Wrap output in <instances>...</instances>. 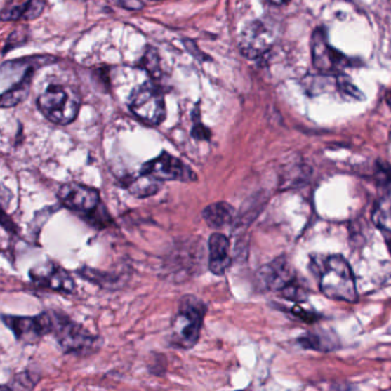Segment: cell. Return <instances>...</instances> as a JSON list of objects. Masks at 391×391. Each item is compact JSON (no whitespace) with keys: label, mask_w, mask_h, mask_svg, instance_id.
Listing matches in <instances>:
<instances>
[{"label":"cell","mask_w":391,"mask_h":391,"mask_svg":"<svg viewBox=\"0 0 391 391\" xmlns=\"http://www.w3.org/2000/svg\"><path fill=\"white\" fill-rule=\"evenodd\" d=\"M206 312L207 307L200 298L186 295L180 300L171 326V342L175 347L190 349L197 345Z\"/></svg>","instance_id":"obj_1"},{"label":"cell","mask_w":391,"mask_h":391,"mask_svg":"<svg viewBox=\"0 0 391 391\" xmlns=\"http://www.w3.org/2000/svg\"><path fill=\"white\" fill-rule=\"evenodd\" d=\"M320 291L331 300L354 303L358 298L354 272L341 255H332L324 262L320 273Z\"/></svg>","instance_id":"obj_2"},{"label":"cell","mask_w":391,"mask_h":391,"mask_svg":"<svg viewBox=\"0 0 391 391\" xmlns=\"http://www.w3.org/2000/svg\"><path fill=\"white\" fill-rule=\"evenodd\" d=\"M38 110L50 122L68 126L81 110V98L69 86L50 85L37 99Z\"/></svg>","instance_id":"obj_3"},{"label":"cell","mask_w":391,"mask_h":391,"mask_svg":"<svg viewBox=\"0 0 391 391\" xmlns=\"http://www.w3.org/2000/svg\"><path fill=\"white\" fill-rule=\"evenodd\" d=\"M279 29V25L270 19L255 20L246 25L239 39L242 55L251 60L263 57L276 44Z\"/></svg>","instance_id":"obj_4"},{"label":"cell","mask_w":391,"mask_h":391,"mask_svg":"<svg viewBox=\"0 0 391 391\" xmlns=\"http://www.w3.org/2000/svg\"><path fill=\"white\" fill-rule=\"evenodd\" d=\"M53 329L60 347L66 354H90L98 347V338L68 317L52 311Z\"/></svg>","instance_id":"obj_5"},{"label":"cell","mask_w":391,"mask_h":391,"mask_svg":"<svg viewBox=\"0 0 391 391\" xmlns=\"http://www.w3.org/2000/svg\"><path fill=\"white\" fill-rule=\"evenodd\" d=\"M130 110L143 122L160 126L166 115V100L160 88L146 81L132 92Z\"/></svg>","instance_id":"obj_6"},{"label":"cell","mask_w":391,"mask_h":391,"mask_svg":"<svg viewBox=\"0 0 391 391\" xmlns=\"http://www.w3.org/2000/svg\"><path fill=\"white\" fill-rule=\"evenodd\" d=\"M313 66L322 74H338L351 66V60L329 44L326 29L318 28L311 38Z\"/></svg>","instance_id":"obj_7"},{"label":"cell","mask_w":391,"mask_h":391,"mask_svg":"<svg viewBox=\"0 0 391 391\" xmlns=\"http://www.w3.org/2000/svg\"><path fill=\"white\" fill-rule=\"evenodd\" d=\"M60 201L68 209L85 215L95 216L98 210L101 208L100 194L95 188L79 183H68L60 187L58 193Z\"/></svg>","instance_id":"obj_8"},{"label":"cell","mask_w":391,"mask_h":391,"mask_svg":"<svg viewBox=\"0 0 391 391\" xmlns=\"http://www.w3.org/2000/svg\"><path fill=\"white\" fill-rule=\"evenodd\" d=\"M3 322L25 343H36L53 329L52 311L35 317L4 316Z\"/></svg>","instance_id":"obj_9"},{"label":"cell","mask_w":391,"mask_h":391,"mask_svg":"<svg viewBox=\"0 0 391 391\" xmlns=\"http://www.w3.org/2000/svg\"><path fill=\"white\" fill-rule=\"evenodd\" d=\"M141 173L152 175L153 178L157 179L160 182H173V180L194 182L197 180V175L193 173V170L190 169L184 162L166 152H163L157 159L145 163L141 169Z\"/></svg>","instance_id":"obj_10"},{"label":"cell","mask_w":391,"mask_h":391,"mask_svg":"<svg viewBox=\"0 0 391 391\" xmlns=\"http://www.w3.org/2000/svg\"><path fill=\"white\" fill-rule=\"evenodd\" d=\"M32 281L41 287L47 288L63 294H72L75 291L76 284L69 273L61 266L53 263L36 266L30 271Z\"/></svg>","instance_id":"obj_11"},{"label":"cell","mask_w":391,"mask_h":391,"mask_svg":"<svg viewBox=\"0 0 391 391\" xmlns=\"http://www.w3.org/2000/svg\"><path fill=\"white\" fill-rule=\"evenodd\" d=\"M257 276L269 291H281L295 281V271L287 257L280 256L262 266Z\"/></svg>","instance_id":"obj_12"},{"label":"cell","mask_w":391,"mask_h":391,"mask_svg":"<svg viewBox=\"0 0 391 391\" xmlns=\"http://www.w3.org/2000/svg\"><path fill=\"white\" fill-rule=\"evenodd\" d=\"M209 270L216 276H222L231 265L230 241L225 235L213 233L209 239Z\"/></svg>","instance_id":"obj_13"},{"label":"cell","mask_w":391,"mask_h":391,"mask_svg":"<svg viewBox=\"0 0 391 391\" xmlns=\"http://www.w3.org/2000/svg\"><path fill=\"white\" fill-rule=\"evenodd\" d=\"M202 217L211 229H222L233 222L235 210L227 202H216L202 211Z\"/></svg>","instance_id":"obj_14"},{"label":"cell","mask_w":391,"mask_h":391,"mask_svg":"<svg viewBox=\"0 0 391 391\" xmlns=\"http://www.w3.org/2000/svg\"><path fill=\"white\" fill-rule=\"evenodd\" d=\"M36 69L38 68H32L25 74L21 81L14 83L8 90H4L3 94H1V101H0L3 108L18 106L28 98L30 86H32V76Z\"/></svg>","instance_id":"obj_15"},{"label":"cell","mask_w":391,"mask_h":391,"mask_svg":"<svg viewBox=\"0 0 391 391\" xmlns=\"http://www.w3.org/2000/svg\"><path fill=\"white\" fill-rule=\"evenodd\" d=\"M46 7V0H28L27 3L20 6L13 7L10 11L3 13L4 21L8 20H25L32 21L43 14Z\"/></svg>","instance_id":"obj_16"},{"label":"cell","mask_w":391,"mask_h":391,"mask_svg":"<svg viewBox=\"0 0 391 391\" xmlns=\"http://www.w3.org/2000/svg\"><path fill=\"white\" fill-rule=\"evenodd\" d=\"M160 190V180L152 175L141 173L140 177L133 179L128 185V191L137 197H146L155 194Z\"/></svg>","instance_id":"obj_17"},{"label":"cell","mask_w":391,"mask_h":391,"mask_svg":"<svg viewBox=\"0 0 391 391\" xmlns=\"http://www.w3.org/2000/svg\"><path fill=\"white\" fill-rule=\"evenodd\" d=\"M300 343L304 349L317 351H329L334 349L335 342L332 338L319 333H307L302 338H298Z\"/></svg>","instance_id":"obj_18"},{"label":"cell","mask_w":391,"mask_h":391,"mask_svg":"<svg viewBox=\"0 0 391 391\" xmlns=\"http://www.w3.org/2000/svg\"><path fill=\"white\" fill-rule=\"evenodd\" d=\"M139 67L141 69L146 70L152 77H160V55L154 47L148 46L145 51L144 55L141 58Z\"/></svg>","instance_id":"obj_19"},{"label":"cell","mask_w":391,"mask_h":391,"mask_svg":"<svg viewBox=\"0 0 391 391\" xmlns=\"http://www.w3.org/2000/svg\"><path fill=\"white\" fill-rule=\"evenodd\" d=\"M336 86H338V91L341 92L345 97L351 98L354 100H363L364 94L360 91L359 88H357L356 85L350 81V79L345 77V75H338L336 79Z\"/></svg>","instance_id":"obj_20"},{"label":"cell","mask_w":391,"mask_h":391,"mask_svg":"<svg viewBox=\"0 0 391 391\" xmlns=\"http://www.w3.org/2000/svg\"><path fill=\"white\" fill-rule=\"evenodd\" d=\"M282 298H287L289 300H295V302H304L307 300V291L303 288L298 286L296 282L293 281L291 284L284 288L281 291Z\"/></svg>","instance_id":"obj_21"},{"label":"cell","mask_w":391,"mask_h":391,"mask_svg":"<svg viewBox=\"0 0 391 391\" xmlns=\"http://www.w3.org/2000/svg\"><path fill=\"white\" fill-rule=\"evenodd\" d=\"M192 137L197 139V140H209L211 137V132L207 126H204L202 123H197L193 128H192Z\"/></svg>","instance_id":"obj_22"},{"label":"cell","mask_w":391,"mask_h":391,"mask_svg":"<svg viewBox=\"0 0 391 391\" xmlns=\"http://www.w3.org/2000/svg\"><path fill=\"white\" fill-rule=\"evenodd\" d=\"M291 312L294 313L295 316L298 317L300 320L303 322H309V324H312V322H316L317 320L319 319L318 318V314L317 313L310 312V311H305L300 307H294Z\"/></svg>","instance_id":"obj_23"},{"label":"cell","mask_w":391,"mask_h":391,"mask_svg":"<svg viewBox=\"0 0 391 391\" xmlns=\"http://www.w3.org/2000/svg\"><path fill=\"white\" fill-rule=\"evenodd\" d=\"M121 7L128 11H141L144 8V3L141 0H119Z\"/></svg>","instance_id":"obj_24"},{"label":"cell","mask_w":391,"mask_h":391,"mask_svg":"<svg viewBox=\"0 0 391 391\" xmlns=\"http://www.w3.org/2000/svg\"><path fill=\"white\" fill-rule=\"evenodd\" d=\"M185 46L187 48L188 52L193 55V57L197 58V59H200L201 61H204V60H207L208 58L204 57V53H201L199 48H197V44H195L194 41H190V39H186L184 41Z\"/></svg>","instance_id":"obj_25"},{"label":"cell","mask_w":391,"mask_h":391,"mask_svg":"<svg viewBox=\"0 0 391 391\" xmlns=\"http://www.w3.org/2000/svg\"><path fill=\"white\" fill-rule=\"evenodd\" d=\"M381 232L383 238H385V244H387V247H388L389 251L391 253V230L385 229V227L382 226Z\"/></svg>","instance_id":"obj_26"},{"label":"cell","mask_w":391,"mask_h":391,"mask_svg":"<svg viewBox=\"0 0 391 391\" xmlns=\"http://www.w3.org/2000/svg\"><path fill=\"white\" fill-rule=\"evenodd\" d=\"M270 3L274 4V5H284L291 1V0H269Z\"/></svg>","instance_id":"obj_27"},{"label":"cell","mask_w":391,"mask_h":391,"mask_svg":"<svg viewBox=\"0 0 391 391\" xmlns=\"http://www.w3.org/2000/svg\"><path fill=\"white\" fill-rule=\"evenodd\" d=\"M385 102L388 105L389 108L391 110V90H389L387 93H385Z\"/></svg>","instance_id":"obj_28"},{"label":"cell","mask_w":391,"mask_h":391,"mask_svg":"<svg viewBox=\"0 0 391 391\" xmlns=\"http://www.w3.org/2000/svg\"><path fill=\"white\" fill-rule=\"evenodd\" d=\"M152 1H162V0H152Z\"/></svg>","instance_id":"obj_29"}]
</instances>
